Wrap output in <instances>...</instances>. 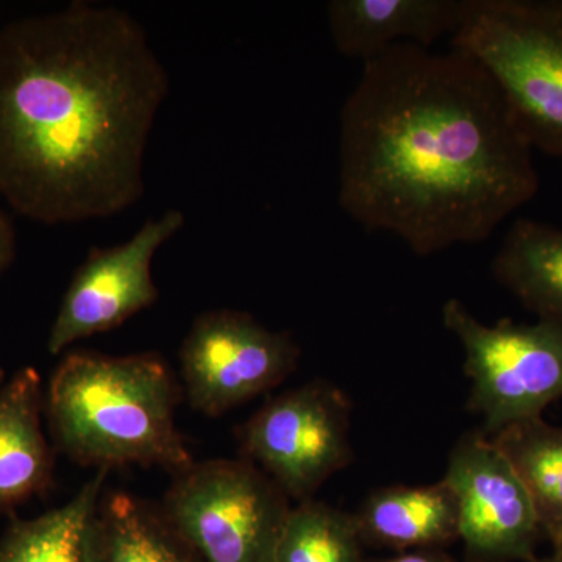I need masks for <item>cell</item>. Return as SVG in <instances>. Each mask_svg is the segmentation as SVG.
Here are the masks:
<instances>
[{
  "label": "cell",
  "instance_id": "6da1fadb",
  "mask_svg": "<svg viewBox=\"0 0 562 562\" xmlns=\"http://www.w3.org/2000/svg\"><path fill=\"white\" fill-rule=\"evenodd\" d=\"M539 190L502 92L460 50L397 44L362 63L341 111L338 201L420 257L490 238Z\"/></svg>",
  "mask_w": 562,
  "mask_h": 562
},
{
  "label": "cell",
  "instance_id": "7a4b0ae2",
  "mask_svg": "<svg viewBox=\"0 0 562 562\" xmlns=\"http://www.w3.org/2000/svg\"><path fill=\"white\" fill-rule=\"evenodd\" d=\"M169 85L146 29L121 7L76 0L3 25L0 198L46 225L131 209Z\"/></svg>",
  "mask_w": 562,
  "mask_h": 562
},
{
  "label": "cell",
  "instance_id": "3957f363",
  "mask_svg": "<svg viewBox=\"0 0 562 562\" xmlns=\"http://www.w3.org/2000/svg\"><path fill=\"white\" fill-rule=\"evenodd\" d=\"M180 387L160 355L124 357L69 351L44 392L55 450L87 468H161L172 475L194 464L176 427Z\"/></svg>",
  "mask_w": 562,
  "mask_h": 562
},
{
  "label": "cell",
  "instance_id": "277c9868",
  "mask_svg": "<svg viewBox=\"0 0 562 562\" xmlns=\"http://www.w3.org/2000/svg\"><path fill=\"white\" fill-rule=\"evenodd\" d=\"M452 49L482 66L532 149L562 158V0H462Z\"/></svg>",
  "mask_w": 562,
  "mask_h": 562
},
{
  "label": "cell",
  "instance_id": "5b68a950",
  "mask_svg": "<svg viewBox=\"0 0 562 562\" xmlns=\"http://www.w3.org/2000/svg\"><path fill=\"white\" fill-rule=\"evenodd\" d=\"M160 509L201 562H269L292 506L260 468L239 458L177 473Z\"/></svg>",
  "mask_w": 562,
  "mask_h": 562
},
{
  "label": "cell",
  "instance_id": "8992f818",
  "mask_svg": "<svg viewBox=\"0 0 562 562\" xmlns=\"http://www.w3.org/2000/svg\"><path fill=\"white\" fill-rule=\"evenodd\" d=\"M442 322L464 351L468 409L482 417L483 435L542 416L562 398V324L502 319L486 325L458 299L443 303Z\"/></svg>",
  "mask_w": 562,
  "mask_h": 562
},
{
  "label": "cell",
  "instance_id": "52a82bcc",
  "mask_svg": "<svg viewBox=\"0 0 562 562\" xmlns=\"http://www.w3.org/2000/svg\"><path fill=\"white\" fill-rule=\"evenodd\" d=\"M350 427V398L336 384L314 380L271 398L238 438L244 458L290 501L303 503L353 461Z\"/></svg>",
  "mask_w": 562,
  "mask_h": 562
},
{
  "label": "cell",
  "instance_id": "ba28073f",
  "mask_svg": "<svg viewBox=\"0 0 562 562\" xmlns=\"http://www.w3.org/2000/svg\"><path fill=\"white\" fill-rule=\"evenodd\" d=\"M301 357L290 331L269 330L249 313L210 310L195 317L181 344L188 403L220 417L290 379Z\"/></svg>",
  "mask_w": 562,
  "mask_h": 562
},
{
  "label": "cell",
  "instance_id": "9c48e42d",
  "mask_svg": "<svg viewBox=\"0 0 562 562\" xmlns=\"http://www.w3.org/2000/svg\"><path fill=\"white\" fill-rule=\"evenodd\" d=\"M443 480L458 501V532L469 562H532L543 535L530 494L482 430L454 443Z\"/></svg>",
  "mask_w": 562,
  "mask_h": 562
},
{
  "label": "cell",
  "instance_id": "30bf717a",
  "mask_svg": "<svg viewBox=\"0 0 562 562\" xmlns=\"http://www.w3.org/2000/svg\"><path fill=\"white\" fill-rule=\"evenodd\" d=\"M184 214L168 210L149 217L127 243L99 249L74 272L52 325L47 350L61 353L70 344L121 327L160 299L151 261L162 244L183 228Z\"/></svg>",
  "mask_w": 562,
  "mask_h": 562
},
{
  "label": "cell",
  "instance_id": "8fae6325",
  "mask_svg": "<svg viewBox=\"0 0 562 562\" xmlns=\"http://www.w3.org/2000/svg\"><path fill=\"white\" fill-rule=\"evenodd\" d=\"M462 0H331L333 44L339 54L372 60L397 44L428 49L460 24Z\"/></svg>",
  "mask_w": 562,
  "mask_h": 562
},
{
  "label": "cell",
  "instance_id": "7c38bea8",
  "mask_svg": "<svg viewBox=\"0 0 562 562\" xmlns=\"http://www.w3.org/2000/svg\"><path fill=\"white\" fill-rule=\"evenodd\" d=\"M44 390L35 368H22L0 387V517L46 494L55 452L43 431Z\"/></svg>",
  "mask_w": 562,
  "mask_h": 562
},
{
  "label": "cell",
  "instance_id": "4fadbf2b",
  "mask_svg": "<svg viewBox=\"0 0 562 562\" xmlns=\"http://www.w3.org/2000/svg\"><path fill=\"white\" fill-rule=\"evenodd\" d=\"M353 519L362 543L395 550L438 549L460 539L457 495L443 479L373 491Z\"/></svg>",
  "mask_w": 562,
  "mask_h": 562
},
{
  "label": "cell",
  "instance_id": "5bb4252c",
  "mask_svg": "<svg viewBox=\"0 0 562 562\" xmlns=\"http://www.w3.org/2000/svg\"><path fill=\"white\" fill-rule=\"evenodd\" d=\"M109 472L98 469L60 508L14 519L0 539V562H101L99 506Z\"/></svg>",
  "mask_w": 562,
  "mask_h": 562
},
{
  "label": "cell",
  "instance_id": "9a60e30c",
  "mask_svg": "<svg viewBox=\"0 0 562 562\" xmlns=\"http://www.w3.org/2000/svg\"><path fill=\"white\" fill-rule=\"evenodd\" d=\"M492 273L539 319L562 324V231L517 221L492 261Z\"/></svg>",
  "mask_w": 562,
  "mask_h": 562
},
{
  "label": "cell",
  "instance_id": "2e32d148",
  "mask_svg": "<svg viewBox=\"0 0 562 562\" xmlns=\"http://www.w3.org/2000/svg\"><path fill=\"white\" fill-rule=\"evenodd\" d=\"M530 494L543 535H562V427L542 416L514 422L487 436Z\"/></svg>",
  "mask_w": 562,
  "mask_h": 562
},
{
  "label": "cell",
  "instance_id": "e0dca14e",
  "mask_svg": "<svg viewBox=\"0 0 562 562\" xmlns=\"http://www.w3.org/2000/svg\"><path fill=\"white\" fill-rule=\"evenodd\" d=\"M101 562H201L161 509L124 491L102 495Z\"/></svg>",
  "mask_w": 562,
  "mask_h": 562
},
{
  "label": "cell",
  "instance_id": "ac0fdd59",
  "mask_svg": "<svg viewBox=\"0 0 562 562\" xmlns=\"http://www.w3.org/2000/svg\"><path fill=\"white\" fill-rule=\"evenodd\" d=\"M353 514L324 502L292 506L269 562H362Z\"/></svg>",
  "mask_w": 562,
  "mask_h": 562
},
{
  "label": "cell",
  "instance_id": "d6986e66",
  "mask_svg": "<svg viewBox=\"0 0 562 562\" xmlns=\"http://www.w3.org/2000/svg\"><path fill=\"white\" fill-rule=\"evenodd\" d=\"M16 228L9 214L0 209V277L13 265L16 257Z\"/></svg>",
  "mask_w": 562,
  "mask_h": 562
},
{
  "label": "cell",
  "instance_id": "ffe728a7",
  "mask_svg": "<svg viewBox=\"0 0 562 562\" xmlns=\"http://www.w3.org/2000/svg\"><path fill=\"white\" fill-rule=\"evenodd\" d=\"M375 562H454V560L449 554L439 552V550L428 549L403 552Z\"/></svg>",
  "mask_w": 562,
  "mask_h": 562
},
{
  "label": "cell",
  "instance_id": "44dd1931",
  "mask_svg": "<svg viewBox=\"0 0 562 562\" xmlns=\"http://www.w3.org/2000/svg\"><path fill=\"white\" fill-rule=\"evenodd\" d=\"M554 547V557L560 558L562 560V535L557 539V542L553 543Z\"/></svg>",
  "mask_w": 562,
  "mask_h": 562
},
{
  "label": "cell",
  "instance_id": "7402d4cb",
  "mask_svg": "<svg viewBox=\"0 0 562 562\" xmlns=\"http://www.w3.org/2000/svg\"><path fill=\"white\" fill-rule=\"evenodd\" d=\"M532 562H562V560H560V558L553 557L549 558V560H535Z\"/></svg>",
  "mask_w": 562,
  "mask_h": 562
},
{
  "label": "cell",
  "instance_id": "603a6c76",
  "mask_svg": "<svg viewBox=\"0 0 562 562\" xmlns=\"http://www.w3.org/2000/svg\"><path fill=\"white\" fill-rule=\"evenodd\" d=\"M5 382V371H3V368H0V384Z\"/></svg>",
  "mask_w": 562,
  "mask_h": 562
}]
</instances>
